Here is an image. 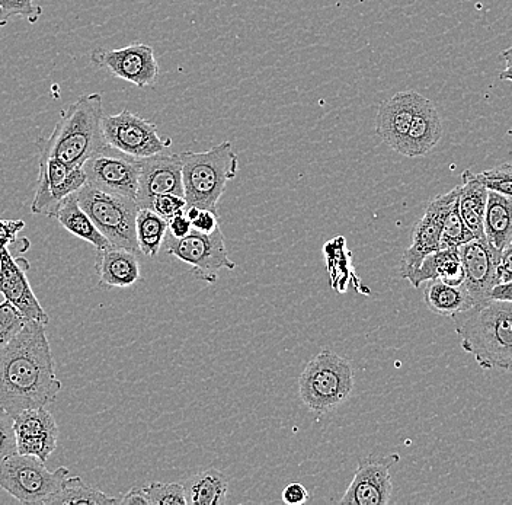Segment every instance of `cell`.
Instances as JSON below:
<instances>
[{"mask_svg":"<svg viewBox=\"0 0 512 505\" xmlns=\"http://www.w3.org/2000/svg\"><path fill=\"white\" fill-rule=\"evenodd\" d=\"M91 62L108 70L115 78L133 83L137 88L155 85L159 78V65L155 50L146 44H130L123 49L95 50Z\"/></svg>","mask_w":512,"mask_h":505,"instance_id":"obj_12","label":"cell"},{"mask_svg":"<svg viewBox=\"0 0 512 505\" xmlns=\"http://www.w3.org/2000/svg\"><path fill=\"white\" fill-rule=\"evenodd\" d=\"M310 494L304 485L291 482L283 491V501L288 505H300L309 501Z\"/></svg>","mask_w":512,"mask_h":505,"instance_id":"obj_37","label":"cell"},{"mask_svg":"<svg viewBox=\"0 0 512 505\" xmlns=\"http://www.w3.org/2000/svg\"><path fill=\"white\" fill-rule=\"evenodd\" d=\"M464 268V286L475 300L476 306L491 302L492 289L499 284L498 262L501 251L485 238L473 239L460 246Z\"/></svg>","mask_w":512,"mask_h":505,"instance_id":"obj_15","label":"cell"},{"mask_svg":"<svg viewBox=\"0 0 512 505\" xmlns=\"http://www.w3.org/2000/svg\"><path fill=\"white\" fill-rule=\"evenodd\" d=\"M187 206L185 197L175 196V194H162V196L153 198L149 209L159 214L166 222H169L176 214L184 213Z\"/></svg>","mask_w":512,"mask_h":505,"instance_id":"obj_35","label":"cell"},{"mask_svg":"<svg viewBox=\"0 0 512 505\" xmlns=\"http://www.w3.org/2000/svg\"><path fill=\"white\" fill-rule=\"evenodd\" d=\"M168 232V222L150 209H139L136 217V238L140 252L146 257H158Z\"/></svg>","mask_w":512,"mask_h":505,"instance_id":"obj_30","label":"cell"},{"mask_svg":"<svg viewBox=\"0 0 512 505\" xmlns=\"http://www.w3.org/2000/svg\"><path fill=\"white\" fill-rule=\"evenodd\" d=\"M88 182L83 166H69L54 158H40V174L31 212L53 219L60 204Z\"/></svg>","mask_w":512,"mask_h":505,"instance_id":"obj_11","label":"cell"},{"mask_svg":"<svg viewBox=\"0 0 512 505\" xmlns=\"http://www.w3.org/2000/svg\"><path fill=\"white\" fill-rule=\"evenodd\" d=\"M25 258H15L9 248L0 249V293L24 315L28 322L48 325V315L32 292Z\"/></svg>","mask_w":512,"mask_h":505,"instance_id":"obj_16","label":"cell"},{"mask_svg":"<svg viewBox=\"0 0 512 505\" xmlns=\"http://www.w3.org/2000/svg\"><path fill=\"white\" fill-rule=\"evenodd\" d=\"M95 271L102 287L124 289L142 278L137 254L117 246L96 249Z\"/></svg>","mask_w":512,"mask_h":505,"instance_id":"obj_21","label":"cell"},{"mask_svg":"<svg viewBox=\"0 0 512 505\" xmlns=\"http://www.w3.org/2000/svg\"><path fill=\"white\" fill-rule=\"evenodd\" d=\"M121 498L110 497L105 492L89 487L79 476H69L62 488L47 501L46 505H117Z\"/></svg>","mask_w":512,"mask_h":505,"instance_id":"obj_29","label":"cell"},{"mask_svg":"<svg viewBox=\"0 0 512 505\" xmlns=\"http://www.w3.org/2000/svg\"><path fill=\"white\" fill-rule=\"evenodd\" d=\"M102 133L107 145L133 158L143 159L165 152L171 139L159 136L158 127L131 111L123 110L115 115H104Z\"/></svg>","mask_w":512,"mask_h":505,"instance_id":"obj_9","label":"cell"},{"mask_svg":"<svg viewBox=\"0 0 512 505\" xmlns=\"http://www.w3.org/2000/svg\"><path fill=\"white\" fill-rule=\"evenodd\" d=\"M121 505H150L144 487H133L121 498Z\"/></svg>","mask_w":512,"mask_h":505,"instance_id":"obj_41","label":"cell"},{"mask_svg":"<svg viewBox=\"0 0 512 505\" xmlns=\"http://www.w3.org/2000/svg\"><path fill=\"white\" fill-rule=\"evenodd\" d=\"M443 137V123L437 107L430 99L419 95L414 118L400 155L419 158L430 153Z\"/></svg>","mask_w":512,"mask_h":505,"instance_id":"obj_20","label":"cell"},{"mask_svg":"<svg viewBox=\"0 0 512 505\" xmlns=\"http://www.w3.org/2000/svg\"><path fill=\"white\" fill-rule=\"evenodd\" d=\"M18 453L47 462L59 444V425L46 407L25 409L14 415Z\"/></svg>","mask_w":512,"mask_h":505,"instance_id":"obj_17","label":"cell"},{"mask_svg":"<svg viewBox=\"0 0 512 505\" xmlns=\"http://www.w3.org/2000/svg\"><path fill=\"white\" fill-rule=\"evenodd\" d=\"M200 212V207L187 206V209H185V216H187L188 220H190V222L192 223L194 222L195 219H197L198 214H200Z\"/></svg>","mask_w":512,"mask_h":505,"instance_id":"obj_43","label":"cell"},{"mask_svg":"<svg viewBox=\"0 0 512 505\" xmlns=\"http://www.w3.org/2000/svg\"><path fill=\"white\" fill-rule=\"evenodd\" d=\"M27 322L24 315L8 300L0 303V348L11 343Z\"/></svg>","mask_w":512,"mask_h":505,"instance_id":"obj_32","label":"cell"},{"mask_svg":"<svg viewBox=\"0 0 512 505\" xmlns=\"http://www.w3.org/2000/svg\"><path fill=\"white\" fill-rule=\"evenodd\" d=\"M491 300H502L512 303V280L507 283L496 284L492 289Z\"/></svg>","mask_w":512,"mask_h":505,"instance_id":"obj_42","label":"cell"},{"mask_svg":"<svg viewBox=\"0 0 512 505\" xmlns=\"http://www.w3.org/2000/svg\"><path fill=\"white\" fill-rule=\"evenodd\" d=\"M43 14V8L34 0H0V27L8 24L11 18H24L34 24Z\"/></svg>","mask_w":512,"mask_h":505,"instance_id":"obj_33","label":"cell"},{"mask_svg":"<svg viewBox=\"0 0 512 505\" xmlns=\"http://www.w3.org/2000/svg\"><path fill=\"white\" fill-rule=\"evenodd\" d=\"M496 171L501 172V174L507 175V177L512 178V162L510 163H502V165L495 166Z\"/></svg>","mask_w":512,"mask_h":505,"instance_id":"obj_44","label":"cell"},{"mask_svg":"<svg viewBox=\"0 0 512 505\" xmlns=\"http://www.w3.org/2000/svg\"><path fill=\"white\" fill-rule=\"evenodd\" d=\"M62 391L46 325L27 322L0 348V408L11 415L53 404Z\"/></svg>","mask_w":512,"mask_h":505,"instance_id":"obj_1","label":"cell"},{"mask_svg":"<svg viewBox=\"0 0 512 505\" xmlns=\"http://www.w3.org/2000/svg\"><path fill=\"white\" fill-rule=\"evenodd\" d=\"M476 239L464 225L459 212V187L443 194V229H441L440 249L460 248Z\"/></svg>","mask_w":512,"mask_h":505,"instance_id":"obj_28","label":"cell"},{"mask_svg":"<svg viewBox=\"0 0 512 505\" xmlns=\"http://www.w3.org/2000/svg\"><path fill=\"white\" fill-rule=\"evenodd\" d=\"M424 302L435 315L446 316L450 319L476 308L475 300L470 296L464 283L459 286H451V284L443 283L440 280L427 281V286L424 289Z\"/></svg>","mask_w":512,"mask_h":505,"instance_id":"obj_24","label":"cell"},{"mask_svg":"<svg viewBox=\"0 0 512 505\" xmlns=\"http://www.w3.org/2000/svg\"><path fill=\"white\" fill-rule=\"evenodd\" d=\"M398 453L389 456L370 455L358 463L350 487L339 503L344 505H387L393 494L390 468L399 462Z\"/></svg>","mask_w":512,"mask_h":505,"instance_id":"obj_13","label":"cell"},{"mask_svg":"<svg viewBox=\"0 0 512 505\" xmlns=\"http://www.w3.org/2000/svg\"><path fill=\"white\" fill-rule=\"evenodd\" d=\"M24 228V220H0V249L18 245L22 239L19 241L16 236Z\"/></svg>","mask_w":512,"mask_h":505,"instance_id":"obj_36","label":"cell"},{"mask_svg":"<svg viewBox=\"0 0 512 505\" xmlns=\"http://www.w3.org/2000/svg\"><path fill=\"white\" fill-rule=\"evenodd\" d=\"M354 389V369L344 357L322 350L299 377L300 399L310 411L326 414L347 401Z\"/></svg>","mask_w":512,"mask_h":505,"instance_id":"obj_5","label":"cell"},{"mask_svg":"<svg viewBox=\"0 0 512 505\" xmlns=\"http://www.w3.org/2000/svg\"><path fill=\"white\" fill-rule=\"evenodd\" d=\"M499 79H501V81L512 82V63L507 65V69L502 70L501 75H499Z\"/></svg>","mask_w":512,"mask_h":505,"instance_id":"obj_45","label":"cell"},{"mask_svg":"<svg viewBox=\"0 0 512 505\" xmlns=\"http://www.w3.org/2000/svg\"><path fill=\"white\" fill-rule=\"evenodd\" d=\"M187 504L220 505L226 501L229 482L226 475L217 469L195 473L184 484Z\"/></svg>","mask_w":512,"mask_h":505,"instance_id":"obj_27","label":"cell"},{"mask_svg":"<svg viewBox=\"0 0 512 505\" xmlns=\"http://www.w3.org/2000/svg\"><path fill=\"white\" fill-rule=\"evenodd\" d=\"M162 246L172 257L191 265L192 276L208 284L216 283L223 268L230 271L236 268L235 262L227 254L226 241L220 228L213 233L192 229L185 238L179 239L166 232Z\"/></svg>","mask_w":512,"mask_h":505,"instance_id":"obj_8","label":"cell"},{"mask_svg":"<svg viewBox=\"0 0 512 505\" xmlns=\"http://www.w3.org/2000/svg\"><path fill=\"white\" fill-rule=\"evenodd\" d=\"M162 194L185 197L181 153L160 152L140 159L137 206L139 209H149L153 198Z\"/></svg>","mask_w":512,"mask_h":505,"instance_id":"obj_14","label":"cell"},{"mask_svg":"<svg viewBox=\"0 0 512 505\" xmlns=\"http://www.w3.org/2000/svg\"><path fill=\"white\" fill-rule=\"evenodd\" d=\"M430 280H440L451 286L464 283V268L459 248L438 249L432 252L408 278L415 289H419L421 284Z\"/></svg>","mask_w":512,"mask_h":505,"instance_id":"obj_22","label":"cell"},{"mask_svg":"<svg viewBox=\"0 0 512 505\" xmlns=\"http://www.w3.org/2000/svg\"><path fill=\"white\" fill-rule=\"evenodd\" d=\"M150 505H187L184 485L175 482H150L144 487Z\"/></svg>","mask_w":512,"mask_h":505,"instance_id":"obj_31","label":"cell"},{"mask_svg":"<svg viewBox=\"0 0 512 505\" xmlns=\"http://www.w3.org/2000/svg\"><path fill=\"white\" fill-rule=\"evenodd\" d=\"M217 228H220L217 213L211 212V210L201 209L197 219L192 222V229L201 233H213Z\"/></svg>","mask_w":512,"mask_h":505,"instance_id":"obj_38","label":"cell"},{"mask_svg":"<svg viewBox=\"0 0 512 505\" xmlns=\"http://www.w3.org/2000/svg\"><path fill=\"white\" fill-rule=\"evenodd\" d=\"M441 229H443V194L428 204L422 219L412 232V244L403 252L400 261V276L408 280L418 270L421 262L432 252L440 249Z\"/></svg>","mask_w":512,"mask_h":505,"instance_id":"obj_18","label":"cell"},{"mask_svg":"<svg viewBox=\"0 0 512 505\" xmlns=\"http://www.w3.org/2000/svg\"><path fill=\"white\" fill-rule=\"evenodd\" d=\"M483 233L486 241L498 251L512 244V197L489 191Z\"/></svg>","mask_w":512,"mask_h":505,"instance_id":"obj_25","label":"cell"},{"mask_svg":"<svg viewBox=\"0 0 512 505\" xmlns=\"http://www.w3.org/2000/svg\"><path fill=\"white\" fill-rule=\"evenodd\" d=\"M419 94L415 91H403L380 105L376 117V134L384 145L396 152H402L414 118Z\"/></svg>","mask_w":512,"mask_h":505,"instance_id":"obj_19","label":"cell"},{"mask_svg":"<svg viewBox=\"0 0 512 505\" xmlns=\"http://www.w3.org/2000/svg\"><path fill=\"white\" fill-rule=\"evenodd\" d=\"M512 280V244L501 252L498 262L499 284Z\"/></svg>","mask_w":512,"mask_h":505,"instance_id":"obj_40","label":"cell"},{"mask_svg":"<svg viewBox=\"0 0 512 505\" xmlns=\"http://www.w3.org/2000/svg\"><path fill=\"white\" fill-rule=\"evenodd\" d=\"M53 219H56L67 232L72 233L82 241L89 242L96 249H105L111 246L108 239L96 228L91 217L79 206L76 193L67 197L60 204L59 209L54 213Z\"/></svg>","mask_w":512,"mask_h":505,"instance_id":"obj_26","label":"cell"},{"mask_svg":"<svg viewBox=\"0 0 512 505\" xmlns=\"http://www.w3.org/2000/svg\"><path fill=\"white\" fill-rule=\"evenodd\" d=\"M83 169L88 184L107 193L136 200L139 191L140 159L105 145L83 163Z\"/></svg>","mask_w":512,"mask_h":505,"instance_id":"obj_10","label":"cell"},{"mask_svg":"<svg viewBox=\"0 0 512 505\" xmlns=\"http://www.w3.org/2000/svg\"><path fill=\"white\" fill-rule=\"evenodd\" d=\"M466 353L485 370H512V303L491 300L454 316Z\"/></svg>","mask_w":512,"mask_h":505,"instance_id":"obj_3","label":"cell"},{"mask_svg":"<svg viewBox=\"0 0 512 505\" xmlns=\"http://www.w3.org/2000/svg\"><path fill=\"white\" fill-rule=\"evenodd\" d=\"M69 476L70 471L64 466L48 471L46 462L21 453L0 463V488L22 504L46 505Z\"/></svg>","mask_w":512,"mask_h":505,"instance_id":"obj_7","label":"cell"},{"mask_svg":"<svg viewBox=\"0 0 512 505\" xmlns=\"http://www.w3.org/2000/svg\"><path fill=\"white\" fill-rule=\"evenodd\" d=\"M192 230V223L188 220V217L184 213L176 214L168 222V232L171 233L174 238H185Z\"/></svg>","mask_w":512,"mask_h":505,"instance_id":"obj_39","label":"cell"},{"mask_svg":"<svg viewBox=\"0 0 512 505\" xmlns=\"http://www.w3.org/2000/svg\"><path fill=\"white\" fill-rule=\"evenodd\" d=\"M489 190L479 174L466 169L462 174V185H459V212L464 225L476 239L485 238L483 222H485L486 204Z\"/></svg>","mask_w":512,"mask_h":505,"instance_id":"obj_23","label":"cell"},{"mask_svg":"<svg viewBox=\"0 0 512 505\" xmlns=\"http://www.w3.org/2000/svg\"><path fill=\"white\" fill-rule=\"evenodd\" d=\"M76 198L111 246L142 254L136 238V217L139 213L136 200L107 193L88 182L76 193Z\"/></svg>","mask_w":512,"mask_h":505,"instance_id":"obj_6","label":"cell"},{"mask_svg":"<svg viewBox=\"0 0 512 505\" xmlns=\"http://www.w3.org/2000/svg\"><path fill=\"white\" fill-rule=\"evenodd\" d=\"M102 118L104 104L101 95H82L60 113L50 136L35 142L40 158H54L69 166H83L107 145L102 133Z\"/></svg>","mask_w":512,"mask_h":505,"instance_id":"obj_2","label":"cell"},{"mask_svg":"<svg viewBox=\"0 0 512 505\" xmlns=\"http://www.w3.org/2000/svg\"><path fill=\"white\" fill-rule=\"evenodd\" d=\"M15 453H18V444H16L14 415L0 408V463L5 462Z\"/></svg>","mask_w":512,"mask_h":505,"instance_id":"obj_34","label":"cell"},{"mask_svg":"<svg viewBox=\"0 0 512 505\" xmlns=\"http://www.w3.org/2000/svg\"><path fill=\"white\" fill-rule=\"evenodd\" d=\"M501 57L508 63V65H510V63H512V46L510 49L502 51Z\"/></svg>","mask_w":512,"mask_h":505,"instance_id":"obj_46","label":"cell"},{"mask_svg":"<svg viewBox=\"0 0 512 505\" xmlns=\"http://www.w3.org/2000/svg\"><path fill=\"white\" fill-rule=\"evenodd\" d=\"M182 182L188 206L217 213L227 182L238 175L239 158L230 142L207 152H182Z\"/></svg>","mask_w":512,"mask_h":505,"instance_id":"obj_4","label":"cell"}]
</instances>
